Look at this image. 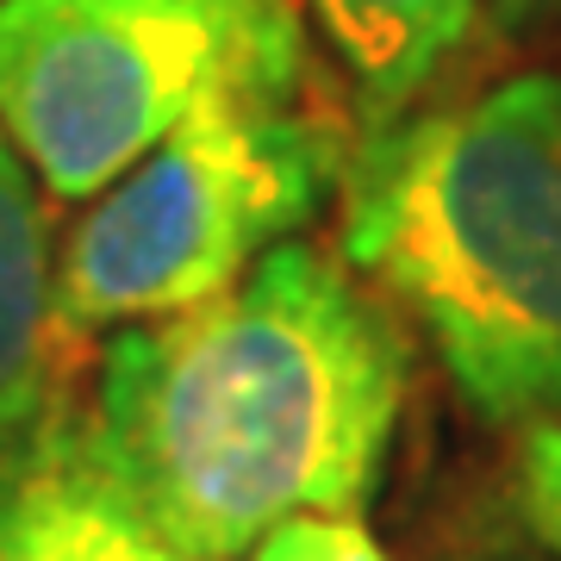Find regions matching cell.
<instances>
[{
  "mask_svg": "<svg viewBox=\"0 0 561 561\" xmlns=\"http://www.w3.org/2000/svg\"><path fill=\"white\" fill-rule=\"evenodd\" d=\"M243 561H393L356 518H300L280 524L268 542H256Z\"/></svg>",
  "mask_w": 561,
  "mask_h": 561,
  "instance_id": "ba28073f",
  "label": "cell"
},
{
  "mask_svg": "<svg viewBox=\"0 0 561 561\" xmlns=\"http://www.w3.org/2000/svg\"><path fill=\"white\" fill-rule=\"evenodd\" d=\"M50 219L32 187V162L0 131V431L38 419L50 393Z\"/></svg>",
  "mask_w": 561,
  "mask_h": 561,
  "instance_id": "52a82bcc",
  "label": "cell"
},
{
  "mask_svg": "<svg viewBox=\"0 0 561 561\" xmlns=\"http://www.w3.org/2000/svg\"><path fill=\"white\" fill-rule=\"evenodd\" d=\"M0 561H187L101 474L81 437L0 461Z\"/></svg>",
  "mask_w": 561,
  "mask_h": 561,
  "instance_id": "5b68a950",
  "label": "cell"
},
{
  "mask_svg": "<svg viewBox=\"0 0 561 561\" xmlns=\"http://www.w3.org/2000/svg\"><path fill=\"white\" fill-rule=\"evenodd\" d=\"M356 106V138L400 125L461 62L481 0H306Z\"/></svg>",
  "mask_w": 561,
  "mask_h": 561,
  "instance_id": "8992f818",
  "label": "cell"
},
{
  "mask_svg": "<svg viewBox=\"0 0 561 561\" xmlns=\"http://www.w3.org/2000/svg\"><path fill=\"white\" fill-rule=\"evenodd\" d=\"M405 381L356 268L287 238L213 300L125 324L81 443L175 556L243 561L280 524L368 505Z\"/></svg>",
  "mask_w": 561,
  "mask_h": 561,
  "instance_id": "6da1fadb",
  "label": "cell"
},
{
  "mask_svg": "<svg viewBox=\"0 0 561 561\" xmlns=\"http://www.w3.org/2000/svg\"><path fill=\"white\" fill-rule=\"evenodd\" d=\"M561 0H493V20L505 25V32H524V25H537L542 13H556Z\"/></svg>",
  "mask_w": 561,
  "mask_h": 561,
  "instance_id": "30bf717a",
  "label": "cell"
},
{
  "mask_svg": "<svg viewBox=\"0 0 561 561\" xmlns=\"http://www.w3.org/2000/svg\"><path fill=\"white\" fill-rule=\"evenodd\" d=\"M343 131L306 88L219 101L175 125L76 219L57 250V331L169 319L250 275L343 187Z\"/></svg>",
  "mask_w": 561,
  "mask_h": 561,
  "instance_id": "277c9868",
  "label": "cell"
},
{
  "mask_svg": "<svg viewBox=\"0 0 561 561\" xmlns=\"http://www.w3.org/2000/svg\"><path fill=\"white\" fill-rule=\"evenodd\" d=\"M306 88L300 0H0V131L62 206L206 106Z\"/></svg>",
  "mask_w": 561,
  "mask_h": 561,
  "instance_id": "3957f363",
  "label": "cell"
},
{
  "mask_svg": "<svg viewBox=\"0 0 561 561\" xmlns=\"http://www.w3.org/2000/svg\"><path fill=\"white\" fill-rule=\"evenodd\" d=\"M518 505L530 530L561 549V424H537L518 443Z\"/></svg>",
  "mask_w": 561,
  "mask_h": 561,
  "instance_id": "9c48e42d",
  "label": "cell"
},
{
  "mask_svg": "<svg viewBox=\"0 0 561 561\" xmlns=\"http://www.w3.org/2000/svg\"><path fill=\"white\" fill-rule=\"evenodd\" d=\"M343 262L424 324L486 424H561V76L356 138Z\"/></svg>",
  "mask_w": 561,
  "mask_h": 561,
  "instance_id": "7a4b0ae2",
  "label": "cell"
}]
</instances>
